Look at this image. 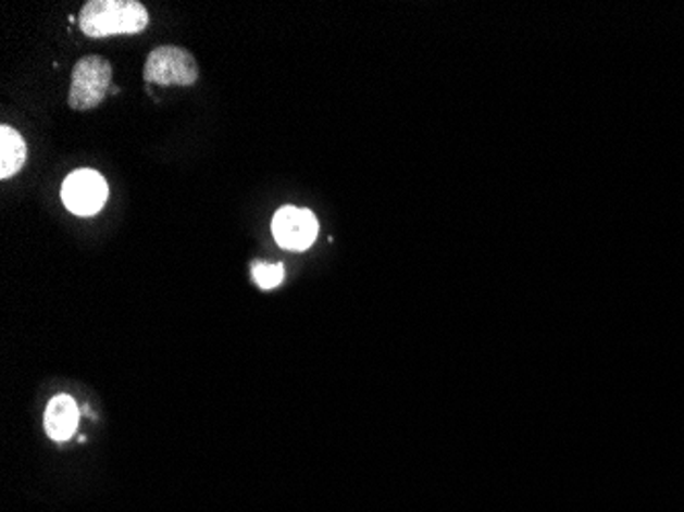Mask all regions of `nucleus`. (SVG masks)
Segmentation results:
<instances>
[{
    "label": "nucleus",
    "mask_w": 684,
    "mask_h": 512,
    "mask_svg": "<svg viewBox=\"0 0 684 512\" xmlns=\"http://www.w3.org/2000/svg\"><path fill=\"white\" fill-rule=\"evenodd\" d=\"M78 25L92 39L134 36L148 27V11L138 0H90L80 11Z\"/></svg>",
    "instance_id": "nucleus-1"
},
{
    "label": "nucleus",
    "mask_w": 684,
    "mask_h": 512,
    "mask_svg": "<svg viewBox=\"0 0 684 512\" xmlns=\"http://www.w3.org/2000/svg\"><path fill=\"white\" fill-rule=\"evenodd\" d=\"M113 68L101 55H85L72 71L71 103L74 111H88L101 105L109 95Z\"/></svg>",
    "instance_id": "nucleus-2"
},
{
    "label": "nucleus",
    "mask_w": 684,
    "mask_h": 512,
    "mask_svg": "<svg viewBox=\"0 0 684 512\" xmlns=\"http://www.w3.org/2000/svg\"><path fill=\"white\" fill-rule=\"evenodd\" d=\"M197 78L199 66L194 53L178 46H160L152 50L144 66V80L162 87H191Z\"/></svg>",
    "instance_id": "nucleus-3"
},
{
    "label": "nucleus",
    "mask_w": 684,
    "mask_h": 512,
    "mask_svg": "<svg viewBox=\"0 0 684 512\" xmlns=\"http://www.w3.org/2000/svg\"><path fill=\"white\" fill-rule=\"evenodd\" d=\"M107 197V180L92 168L74 171L62 185V201L76 215H95L101 212Z\"/></svg>",
    "instance_id": "nucleus-4"
},
{
    "label": "nucleus",
    "mask_w": 684,
    "mask_h": 512,
    "mask_svg": "<svg viewBox=\"0 0 684 512\" xmlns=\"http://www.w3.org/2000/svg\"><path fill=\"white\" fill-rule=\"evenodd\" d=\"M273 236L285 250H308L316 240V215L310 210L285 205L273 217Z\"/></svg>",
    "instance_id": "nucleus-5"
},
{
    "label": "nucleus",
    "mask_w": 684,
    "mask_h": 512,
    "mask_svg": "<svg viewBox=\"0 0 684 512\" xmlns=\"http://www.w3.org/2000/svg\"><path fill=\"white\" fill-rule=\"evenodd\" d=\"M80 412L71 396H53L43 414V426L52 441H69L78 428Z\"/></svg>",
    "instance_id": "nucleus-6"
},
{
    "label": "nucleus",
    "mask_w": 684,
    "mask_h": 512,
    "mask_svg": "<svg viewBox=\"0 0 684 512\" xmlns=\"http://www.w3.org/2000/svg\"><path fill=\"white\" fill-rule=\"evenodd\" d=\"M0 178L13 177L27 160V146L17 129L2 125L0 127Z\"/></svg>",
    "instance_id": "nucleus-7"
},
{
    "label": "nucleus",
    "mask_w": 684,
    "mask_h": 512,
    "mask_svg": "<svg viewBox=\"0 0 684 512\" xmlns=\"http://www.w3.org/2000/svg\"><path fill=\"white\" fill-rule=\"evenodd\" d=\"M283 271L282 263L273 265V263H264V261H254L252 263V279L261 287V289H275L277 285H282Z\"/></svg>",
    "instance_id": "nucleus-8"
}]
</instances>
